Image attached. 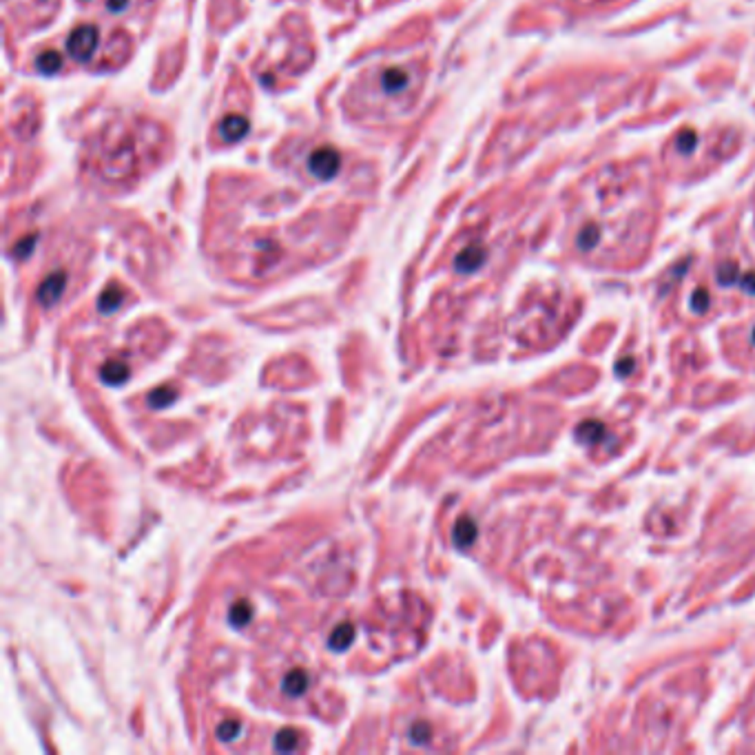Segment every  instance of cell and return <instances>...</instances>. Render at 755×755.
<instances>
[{
    "instance_id": "6da1fadb",
    "label": "cell",
    "mask_w": 755,
    "mask_h": 755,
    "mask_svg": "<svg viewBox=\"0 0 755 755\" xmlns=\"http://www.w3.org/2000/svg\"><path fill=\"white\" fill-rule=\"evenodd\" d=\"M651 173L644 164H614L596 171L578 191L574 244L581 253L603 246L609 231L649 226L653 211Z\"/></svg>"
},
{
    "instance_id": "7a4b0ae2",
    "label": "cell",
    "mask_w": 755,
    "mask_h": 755,
    "mask_svg": "<svg viewBox=\"0 0 755 755\" xmlns=\"http://www.w3.org/2000/svg\"><path fill=\"white\" fill-rule=\"evenodd\" d=\"M379 84V97L390 104H410V95L417 93V75L408 64H388L375 71Z\"/></svg>"
},
{
    "instance_id": "3957f363",
    "label": "cell",
    "mask_w": 755,
    "mask_h": 755,
    "mask_svg": "<svg viewBox=\"0 0 755 755\" xmlns=\"http://www.w3.org/2000/svg\"><path fill=\"white\" fill-rule=\"evenodd\" d=\"M97 45H100V31H97L95 25L75 27L67 38L69 56L78 62H89L95 56Z\"/></svg>"
},
{
    "instance_id": "277c9868",
    "label": "cell",
    "mask_w": 755,
    "mask_h": 755,
    "mask_svg": "<svg viewBox=\"0 0 755 755\" xmlns=\"http://www.w3.org/2000/svg\"><path fill=\"white\" fill-rule=\"evenodd\" d=\"M308 169L315 178L319 180H330L333 175L339 169V153L330 147H321L317 149L313 156L308 158Z\"/></svg>"
},
{
    "instance_id": "5b68a950",
    "label": "cell",
    "mask_w": 755,
    "mask_h": 755,
    "mask_svg": "<svg viewBox=\"0 0 755 755\" xmlns=\"http://www.w3.org/2000/svg\"><path fill=\"white\" fill-rule=\"evenodd\" d=\"M246 131H248V122H246L244 118H239V115H228V118H224L222 122H220V136L226 142L242 140L246 136Z\"/></svg>"
},
{
    "instance_id": "8992f818",
    "label": "cell",
    "mask_w": 755,
    "mask_h": 755,
    "mask_svg": "<svg viewBox=\"0 0 755 755\" xmlns=\"http://www.w3.org/2000/svg\"><path fill=\"white\" fill-rule=\"evenodd\" d=\"M576 436L581 443H587V445H594V443H600L607 436V430L603 423L598 421H587V423H581L576 430Z\"/></svg>"
},
{
    "instance_id": "52a82bcc",
    "label": "cell",
    "mask_w": 755,
    "mask_h": 755,
    "mask_svg": "<svg viewBox=\"0 0 755 755\" xmlns=\"http://www.w3.org/2000/svg\"><path fill=\"white\" fill-rule=\"evenodd\" d=\"M485 259V250L478 248V246H472V248H465L461 255H458L456 259V268L458 270H476L481 264H483Z\"/></svg>"
},
{
    "instance_id": "ba28073f",
    "label": "cell",
    "mask_w": 755,
    "mask_h": 755,
    "mask_svg": "<svg viewBox=\"0 0 755 755\" xmlns=\"http://www.w3.org/2000/svg\"><path fill=\"white\" fill-rule=\"evenodd\" d=\"M454 543L458 545V547H467V545H472L474 543V539H476V525H474V521L472 519H461V521H458L456 523V528H454Z\"/></svg>"
},
{
    "instance_id": "9c48e42d",
    "label": "cell",
    "mask_w": 755,
    "mask_h": 755,
    "mask_svg": "<svg viewBox=\"0 0 755 755\" xmlns=\"http://www.w3.org/2000/svg\"><path fill=\"white\" fill-rule=\"evenodd\" d=\"M62 288H64V275H60V272H58V275H51L45 283H42L38 297H40L42 304H53L60 297Z\"/></svg>"
},
{
    "instance_id": "30bf717a",
    "label": "cell",
    "mask_w": 755,
    "mask_h": 755,
    "mask_svg": "<svg viewBox=\"0 0 755 755\" xmlns=\"http://www.w3.org/2000/svg\"><path fill=\"white\" fill-rule=\"evenodd\" d=\"M100 377L106 381V384L115 386V384H120V381H124L129 377V368L122 364V361H109V364L102 368Z\"/></svg>"
},
{
    "instance_id": "8fae6325",
    "label": "cell",
    "mask_w": 755,
    "mask_h": 755,
    "mask_svg": "<svg viewBox=\"0 0 755 755\" xmlns=\"http://www.w3.org/2000/svg\"><path fill=\"white\" fill-rule=\"evenodd\" d=\"M306 687H308V675H306L304 671H290L286 675V680H283V691H286L288 696H301L306 691Z\"/></svg>"
},
{
    "instance_id": "7c38bea8",
    "label": "cell",
    "mask_w": 755,
    "mask_h": 755,
    "mask_svg": "<svg viewBox=\"0 0 755 755\" xmlns=\"http://www.w3.org/2000/svg\"><path fill=\"white\" fill-rule=\"evenodd\" d=\"M36 67H38L40 73H47V75L49 73H58L60 67H62V58L58 56L56 51H45V53H40V56H38Z\"/></svg>"
},
{
    "instance_id": "4fadbf2b",
    "label": "cell",
    "mask_w": 755,
    "mask_h": 755,
    "mask_svg": "<svg viewBox=\"0 0 755 755\" xmlns=\"http://www.w3.org/2000/svg\"><path fill=\"white\" fill-rule=\"evenodd\" d=\"M353 638H355V629H353V625H348V622H346V625L335 629V633L330 636V647L333 649H348L350 642H353Z\"/></svg>"
},
{
    "instance_id": "5bb4252c",
    "label": "cell",
    "mask_w": 755,
    "mask_h": 755,
    "mask_svg": "<svg viewBox=\"0 0 755 755\" xmlns=\"http://www.w3.org/2000/svg\"><path fill=\"white\" fill-rule=\"evenodd\" d=\"M297 744H299V738H297V733H295V731H279L277 733V738H275V749L277 751H295V749H297Z\"/></svg>"
},
{
    "instance_id": "9a60e30c",
    "label": "cell",
    "mask_w": 755,
    "mask_h": 755,
    "mask_svg": "<svg viewBox=\"0 0 755 755\" xmlns=\"http://www.w3.org/2000/svg\"><path fill=\"white\" fill-rule=\"evenodd\" d=\"M120 301H122V295H120V290H118V288L106 290V292L102 295V297H100V310L111 313L113 308H118Z\"/></svg>"
},
{
    "instance_id": "2e32d148",
    "label": "cell",
    "mask_w": 755,
    "mask_h": 755,
    "mask_svg": "<svg viewBox=\"0 0 755 755\" xmlns=\"http://www.w3.org/2000/svg\"><path fill=\"white\" fill-rule=\"evenodd\" d=\"M231 620L235 622L237 627H242L244 622H248L250 620V607H248V603H237L231 609Z\"/></svg>"
},
{
    "instance_id": "e0dca14e",
    "label": "cell",
    "mask_w": 755,
    "mask_h": 755,
    "mask_svg": "<svg viewBox=\"0 0 755 755\" xmlns=\"http://www.w3.org/2000/svg\"><path fill=\"white\" fill-rule=\"evenodd\" d=\"M173 397H175V392L169 390V388H164V390L153 392V395L149 397V401H151L153 408H160V406H169V403L173 401Z\"/></svg>"
},
{
    "instance_id": "ac0fdd59",
    "label": "cell",
    "mask_w": 755,
    "mask_h": 755,
    "mask_svg": "<svg viewBox=\"0 0 755 755\" xmlns=\"http://www.w3.org/2000/svg\"><path fill=\"white\" fill-rule=\"evenodd\" d=\"M691 308L696 313H707V308H709V292L707 290H696L691 295Z\"/></svg>"
},
{
    "instance_id": "d6986e66",
    "label": "cell",
    "mask_w": 755,
    "mask_h": 755,
    "mask_svg": "<svg viewBox=\"0 0 755 755\" xmlns=\"http://www.w3.org/2000/svg\"><path fill=\"white\" fill-rule=\"evenodd\" d=\"M718 279H720V283H725V286H729V283H736L738 281V266L725 264L718 272Z\"/></svg>"
},
{
    "instance_id": "ffe728a7",
    "label": "cell",
    "mask_w": 755,
    "mask_h": 755,
    "mask_svg": "<svg viewBox=\"0 0 755 755\" xmlns=\"http://www.w3.org/2000/svg\"><path fill=\"white\" fill-rule=\"evenodd\" d=\"M239 722H226V725H222L220 729H217V736H220L222 740H233L237 733H239Z\"/></svg>"
},
{
    "instance_id": "44dd1931",
    "label": "cell",
    "mask_w": 755,
    "mask_h": 755,
    "mask_svg": "<svg viewBox=\"0 0 755 755\" xmlns=\"http://www.w3.org/2000/svg\"><path fill=\"white\" fill-rule=\"evenodd\" d=\"M633 364H636V361H633L631 357H627V359H620L618 364H616V372H618L620 377H625V375H629V372L633 370Z\"/></svg>"
},
{
    "instance_id": "7402d4cb",
    "label": "cell",
    "mask_w": 755,
    "mask_h": 755,
    "mask_svg": "<svg viewBox=\"0 0 755 755\" xmlns=\"http://www.w3.org/2000/svg\"><path fill=\"white\" fill-rule=\"evenodd\" d=\"M428 727H425V725H417V727H414L412 729V740L414 742H425V740H428Z\"/></svg>"
},
{
    "instance_id": "603a6c76",
    "label": "cell",
    "mask_w": 755,
    "mask_h": 755,
    "mask_svg": "<svg viewBox=\"0 0 755 755\" xmlns=\"http://www.w3.org/2000/svg\"><path fill=\"white\" fill-rule=\"evenodd\" d=\"M581 3H598V0H581Z\"/></svg>"
},
{
    "instance_id": "cb8c5ba5",
    "label": "cell",
    "mask_w": 755,
    "mask_h": 755,
    "mask_svg": "<svg viewBox=\"0 0 755 755\" xmlns=\"http://www.w3.org/2000/svg\"><path fill=\"white\" fill-rule=\"evenodd\" d=\"M80 3H91V0H80Z\"/></svg>"
},
{
    "instance_id": "d4e9b609",
    "label": "cell",
    "mask_w": 755,
    "mask_h": 755,
    "mask_svg": "<svg viewBox=\"0 0 755 755\" xmlns=\"http://www.w3.org/2000/svg\"><path fill=\"white\" fill-rule=\"evenodd\" d=\"M753 342H755V333H753Z\"/></svg>"
}]
</instances>
